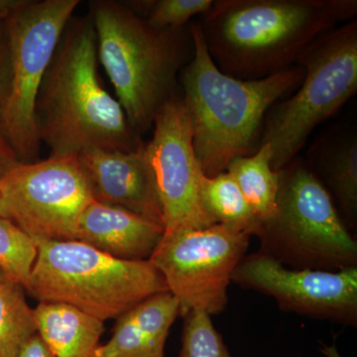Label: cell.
I'll return each instance as SVG.
<instances>
[{
	"label": "cell",
	"instance_id": "obj_1",
	"mask_svg": "<svg viewBox=\"0 0 357 357\" xmlns=\"http://www.w3.org/2000/svg\"><path fill=\"white\" fill-rule=\"evenodd\" d=\"M356 13V0H215L197 22L218 69L260 79L297 65L312 43Z\"/></svg>",
	"mask_w": 357,
	"mask_h": 357
},
{
	"label": "cell",
	"instance_id": "obj_2",
	"mask_svg": "<svg viewBox=\"0 0 357 357\" xmlns=\"http://www.w3.org/2000/svg\"><path fill=\"white\" fill-rule=\"evenodd\" d=\"M189 29L194 54L181 74V96L191 119L195 153L204 175L213 178L231 160L257 152L268 112L298 89L305 70L295 65L264 79H236L213 62L198 22L191 21Z\"/></svg>",
	"mask_w": 357,
	"mask_h": 357
},
{
	"label": "cell",
	"instance_id": "obj_3",
	"mask_svg": "<svg viewBox=\"0 0 357 357\" xmlns=\"http://www.w3.org/2000/svg\"><path fill=\"white\" fill-rule=\"evenodd\" d=\"M98 46L89 16L70 20L40 88L36 102L40 140L50 156L88 149L134 151L143 144L98 72Z\"/></svg>",
	"mask_w": 357,
	"mask_h": 357
},
{
	"label": "cell",
	"instance_id": "obj_4",
	"mask_svg": "<svg viewBox=\"0 0 357 357\" xmlns=\"http://www.w3.org/2000/svg\"><path fill=\"white\" fill-rule=\"evenodd\" d=\"M98 57L117 100L136 133L153 128L155 117L178 96L177 76L191 61L194 43L189 25L158 29L123 2H91Z\"/></svg>",
	"mask_w": 357,
	"mask_h": 357
},
{
	"label": "cell",
	"instance_id": "obj_5",
	"mask_svg": "<svg viewBox=\"0 0 357 357\" xmlns=\"http://www.w3.org/2000/svg\"><path fill=\"white\" fill-rule=\"evenodd\" d=\"M36 243L38 253L25 292L39 302L65 303L105 321L168 291L149 260L119 259L79 241Z\"/></svg>",
	"mask_w": 357,
	"mask_h": 357
},
{
	"label": "cell",
	"instance_id": "obj_6",
	"mask_svg": "<svg viewBox=\"0 0 357 357\" xmlns=\"http://www.w3.org/2000/svg\"><path fill=\"white\" fill-rule=\"evenodd\" d=\"M258 251L292 269L340 271L357 267V241L333 197L307 162L280 170L276 215L255 234Z\"/></svg>",
	"mask_w": 357,
	"mask_h": 357
},
{
	"label": "cell",
	"instance_id": "obj_7",
	"mask_svg": "<svg viewBox=\"0 0 357 357\" xmlns=\"http://www.w3.org/2000/svg\"><path fill=\"white\" fill-rule=\"evenodd\" d=\"M79 0L15 1L3 22L7 84L0 128L20 162L38 158L36 102L42 82Z\"/></svg>",
	"mask_w": 357,
	"mask_h": 357
},
{
	"label": "cell",
	"instance_id": "obj_8",
	"mask_svg": "<svg viewBox=\"0 0 357 357\" xmlns=\"http://www.w3.org/2000/svg\"><path fill=\"white\" fill-rule=\"evenodd\" d=\"M305 77L295 93L275 103L263 126L260 146L271 147V167L280 171L302 150L321 122L357 91V22L337 26L301 56ZM259 146V147H260Z\"/></svg>",
	"mask_w": 357,
	"mask_h": 357
},
{
	"label": "cell",
	"instance_id": "obj_9",
	"mask_svg": "<svg viewBox=\"0 0 357 357\" xmlns=\"http://www.w3.org/2000/svg\"><path fill=\"white\" fill-rule=\"evenodd\" d=\"M248 234L225 225L164 232L149 261L180 303L181 316L202 311L217 316L229 303L227 289L246 255Z\"/></svg>",
	"mask_w": 357,
	"mask_h": 357
},
{
	"label": "cell",
	"instance_id": "obj_10",
	"mask_svg": "<svg viewBox=\"0 0 357 357\" xmlns=\"http://www.w3.org/2000/svg\"><path fill=\"white\" fill-rule=\"evenodd\" d=\"M6 218L35 241H76L77 225L93 201L77 155L18 162L0 176Z\"/></svg>",
	"mask_w": 357,
	"mask_h": 357
},
{
	"label": "cell",
	"instance_id": "obj_11",
	"mask_svg": "<svg viewBox=\"0 0 357 357\" xmlns=\"http://www.w3.org/2000/svg\"><path fill=\"white\" fill-rule=\"evenodd\" d=\"M153 136L145 150L163 213L165 232L215 225L201 201L204 178L194 145L189 112L180 95L155 117Z\"/></svg>",
	"mask_w": 357,
	"mask_h": 357
},
{
	"label": "cell",
	"instance_id": "obj_12",
	"mask_svg": "<svg viewBox=\"0 0 357 357\" xmlns=\"http://www.w3.org/2000/svg\"><path fill=\"white\" fill-rule=\"evenodd\" d=\"M231 282L274 298L282 311L357 326V267L335 272L292 269L257 251L244 256Z\"/></svg>",
	"mask_w": 357,
	"mask_h": 357
},
{
	"label": "cell",
	"instance_id": "obj_13",
	"mask_svg": "<svg viewBox=\"0 0 357 357\" xmlns=\"http://www.w3.org/2000/svg\"><path fill=\"white\" fill-rule=\"evenodd\" d=\"M77 158L93 201L119 206L164 227L145 142L129 152L84 150Z\"/></svg>",
	"mask_w": 357,
	"mask_h": 357
},
{
	"label": "cell",
	"instance_id": "obj_14",
	"mask_svg": "<svg viewBox=\"0 0 357 357\" xmlns=\"http://www.w3.org/2000/svg\"><path fill=\"white\" fill-rule=\"evenodd\" d=\"M164 232L159 223L93 201L79 218L76 241L119 259L144 261L153 255Z\"/></svg>",
	"mask_w": 357,
	"mask_h": 357
},
{
	"label": "cell",
	"instance_id": "obj_15",
	"mask_svg": "<svg viewBox=\"0 0 357 357\" xmlns=\"http://www.w3.org/2000/svg\"><path fill=\"white\" fill-rule=\"evenodd\" d=\"M178 316L180 303L169 291L150 296L116 319L109 342L98 345L93 357H165Z\"/></svg>",
	"mask_w": 357,
	"mask_h": 357
},
{
	"label": "cell",
	"instance_id": "obj_16",
	"mask_svg": "<svg viewBox=\"0 0 357 357\" xmlns=\"http://www.w3.org/2000/svg\"><path fill=\"white\" fill-rule=\"evenodd\" d=\"M307 165L337 202L349 230L357 227V136L335 129L312 145Z\"/></svg>",
	"mask_w": 357,
	"mask_h": 357
},
{
	"label": "cell",
	"instance_id": "obj_17",
	"mask_svg": "<svg viewBox=\"0 0 357 357\" xmlns=\"http://www.w3.org/2000/svg\"><path fill=\"white\" fill-rule=\"evenodd\" d=\"M37 333L56 357H93L105 321L72 305L40 302L34 309Z\"/></svg>",
	"mask_w": 357,
	"mask_h": 357
},
{
	"label": "cell",
	"instance_id": "obj_18",
	"mask_svg": "<svg viewBox=\"0 0 357 357\" xmlns=\"http://www.w3.org/2000/svg\"><path fill=\"white\" fill-rule=\"evenodd\" d=\"M271 157V147L265 143L256 153L231 160L225 169L236 181L260 225L276 215L280 171L272 169Z\"/></svg>",
	"mask_w": 357,
	"mask_h": 357
},
{
	"label": "cell",
	"instance_id": "obj_19",
	"mask_svg": "<svg viewBox=\"0 0 357 357\" xmlns=\"http://www.w3.org/2000/svg\"><path fill=\"white\" fill-rule=\"evenodd\" d=\"M201 201L204 210L215 223L250 236L257 234L259 220L229 173L222 172L213 178L204 176Z\"/></svg>",
	"mask_w": 357,
	"mask_h": 357
},
{
	"label": "cell",
	"instance_id": "obj_20",
	"mask_svg": "<svg viewBox=\"0 0 357 357\" xmlns=\"http://www.w3.org/2000/svg\"><path fill=\"white\" fill-rule=\"evenodd\" d=\"M35 333L34 309L26 301L24 288L0 282V357H14Z\"/></svg>",
	"mask_w": 357,
	"mask_h": 357
},
{
	"label": "cell",
	"instance_id": "obj_21",
	"mask_svg": "<svg viewBox=\"0 0 357 357\" xmlns=\"http://www.w3.org/2000/svg\"><path fill=\"white\" fill-rule=\"evenodd\" d=\"M38 248L36 241L6 218H0V268L8 280L26 290Z\"/></svg>",
	"mask_w": 357,
	"mask_h": 357
},
{
	"label": "cell",
	"instance_id": "obj_22",
	"mask_svg": "<svg viewBox=\"0 0 357 357\" xmlns=\"http://www.w3.org/2000/svg\"><path fill=\"white\" fill-rule=\"evenodd\" d=\"M213 0H153L129 4L150 25L158 29H180L189 25L194 16L203 15Z\"/></svg>",
	"mask_w": 357,
	"mask_h": 357
},
{
	"label": "cell",
	"instance_id": "obj_23",
	"mask_svg": "<svg viewBox=\"0 0 357 357\" xmlns=\"http://www.w3.org/2000/svg\"><path fill=\"white\" fill-rule=\"evenodd\" d=\"M183 317L182 349L178 357H231L210 314L195 310Z\"/></svg>",
	"mask_w": 357,
	"mask_h": 357
},
{
	"label": "cell",
	"instance_id": "obj_24",
	"mask_svg": "<svg viewBox=\"0 0 357 357\" xmlns=\"http://www.w3.org/2000/svg\"><path fill=\"white\" fill-rule=\"evenodd\" d=\"M7 84V51L6 35H4L3 22L0 21V114H1L2 103L6 96ZM16 154L13 148L8 144L1 128H0V176L6 172L10 167L18 163Z\"/></svg>",
	"mask_w": 357,
	"mask_h": 357
},
{
	"label": "cell",
	"instance_id": "obj_25",
	"mask_svg": "<svg viewBox=\"0 0 357 357\" xmlns=\"http://www.w3.org/2000/svg\"><path fill=\"white\" fill-rule=\"evenodd\" d=\"M14 357H56L46 347L38 333L27 340Z\"/></svg>",
	"mask_w": 357,
	"mask_h": 357
},
{
	"label": "cell",
	"instance_id": "obj_26",
	"mask_svg": "<svg viewBox=\"0 0 357 357\" xmlns=\"http://www.w3.org/2000/svg\"><path fill=\"white\" fill-rule=\"evenodd\" d=\"M321 352L325 354L326 357H342L340 352L337 351V347L335 344L326 345L321 342Z\"/></svg>",
	"mask_w": 357,
	"mask_h": 357
},
{
	"label": "cell",
	"instance_id": "obj_27",
	"mask_svg": "<svg viewBox=\"0 0 357 357\" xmlns=\"http://www.w3.org/2000/svg\"><path fill=\"white\" fill-rule=\"evenodd\" d=\"M14 3H15V1H3V0H0V21L6 18L7 13H9Z\"/></svg>",
	"mask_w": 357,
	"mask_h": 357
},
{
	"label": "cell",
	"instance_id": "obj_28",
	"mask_svg": "<svg viewBox=\"0 0 357 357\" xmlns=\"http://www.w3.org/2000/svg\"><path fill=\"white\" fill-rule=\"evenodd\" d=\"M0 218H6V213H4L3 206H2L1 196H0Z\"/></svg>",
	"mask_w": 357,
	"mask_h": 357
},
{
	"label": "cell",
	"instance_id": "obj_29",
	"mask_svg": "<svg viewBox=\"0 0 357 357\" xmlns=\"http://www.w3.org/2000/svg\"><path fill=\"white\" fill-rule=\"evenodd\" d=\"M6 280H8V279H7L6 275L4 274V272L2 271L1 268H0V282H3Z\"/></svg>",
	"mask_w": 357,
	"mask_h": 357
}]
</instances>
